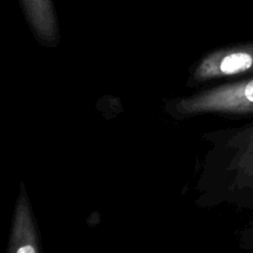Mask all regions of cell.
Returning <instances> with one entry per match:
<instances>
[{
    "instance_id": "6da1fadb",
    "label": "cell",
    "mask_w": 253,
    "mask_h": 253,
    "mask_svg": "<svg viewBox=\"0 0 253 253\" xmlns=\"http://www.w3.org/2000/svg\"><path fill=\"white\" fill-rule=\"evenodd\" d=\"M214 148L207 156L205 187L230 202L253 208V123L240 128L210 133Z\"/></svg>"
},
{
    "instance_id": "7a4b0ae2",
    "label": "cell",
    "mask_w": 253,
    "mask_h": 253,
    "mask_svg": "<svg viewBox=\"0 0 253 253\" xmlns=\"http://www.w3.org/2000/svg\"><path fill=\"white\" fill-rule=\"evenodd\" d=\"M166 110L175 119L194 118L204 114L253 115V76L170 100L166 104Z\"/></svg>"
},
{
    "instance_id": "3957f363",
    "label": "cell",
    "mask_w": 253,
    "mask_h": 253,
    "mask_svg": "<svg viewBox=\"0 0 253 253\" xmlns=\"http://www.w3.org/2000/svg\"><path fill=\"white\" fill-rule=\"evenodd\" d=\"M253 76V42L217 48L193 66L188 84L193 88L227 78Z\"/></svg>"
},
{
    "instance_id": "277c9868",
    "label": "cell",
    "mask_w": 253,
    "mask_h": 253,
    "mask_svg": "<svg viewBox=\"0 0 253 253\" xmlns=\"http://www.w3.org/2000/svg\"><path fill=\"white\" fill-rule=\"evenodd\" d=\"M7 253H40L39 231L24 184L15 204Z\"/></svg>"
},
{
    "instance_id": "5b68a950",
    "label": "cell",
    "mask_w": 253,
    "mask_h": 253,
    "mask_svg": "<svg viewBox=\"0 0 253 253\" xmlns=\"http://www.w3.org/2000/svg\"><path fill=\"white\" fill-rule=\"evenodd\" d=\"M30 29L36 39L47 47L59 41V27L53 0H19Z\"/></svg>"
}]
</instances>
